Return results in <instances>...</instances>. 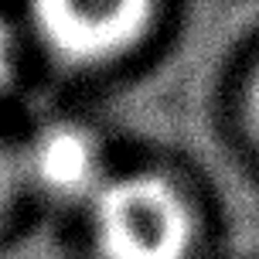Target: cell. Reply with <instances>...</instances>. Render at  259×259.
<instances>
[{"mask_svg":"<svg viewBox=\"0 0 259 259\" xmlns=\"http://www.w3.org/2000/svg\"><path fill=\"white\" fill-rule=\"evenodd\" d=\"M21 184L52 201H92L106 184L103 150L89 130L75 123L41 126L24 150H17Z\"/></svg>","mask_w":259,"mask_h":259,"instance_id":"obj_3","label":"cell"},{"mask_svg":"<svg viewBox=\"0 0 259 259\" xmlns=\"http://www.w3.org/2000/svg\"><path fill=\"white\" fill-rule=\"evenodd\" d=\"M249 116H252V126L259 133V78H256V85H252V96H249Z\"/></svg>","mask_w":259,"mask_h":259,"instance_id":"obj_6","label":"cell"},{"mask_svg":"<svg viewBox=\"0 0 259 259\" xmlns=\"http://www.w3.org/2000/svg\"><path fill=\"white\" fill-rule=\"evenodd\" d=\"M11 68H14V41H11V31H7V24L0 21V89L7 85Z\"/></svg>","mask_w":259,"mask_h":259,"instance_id":"obj_5","label":"cell"},{"mask_svg":"<svg viewBox=\"0 0 259 259\" xmlns=\"http://www.w3.org/2000/svg\"><path fill=\"white\" fill-rule=\"evenodd\" d=\"M99 259H191L194 211L167 178L133 170L106 178L89 201Z\"/></svg>","mask_w":259,"mask_h":259,"instance_id":"obj_1","label":"cell"},{"mask_svg":"<svg viewBox=\"0 0 259 259\" xmlns=\"http://www.w3.org/2000/svg\"><path fill=\"white\" fill-rule=\"evenodd\" d=\"M154 17L150 4H38L34 31L55 62L92 68L119 58L147 34Z\"/></svg>","mask_w":259,"mask_h":259,"instance_id":"obj_2","label":"cell"},{"mask_svg":"<svg viewBox=\"0 0 259 259\" xmlns=\"http://www.w3.org/2000/svg\"><path fill=\"white\" fill-rule=\"evenodd\" d=\"M21 164H17V150L0 140V215L4 208L14 201V194L21 191Z\"/></svg>","mask_w":259,"mask_h":259,"instance_id":"obj_4","label":"cell"}]
</instances>
